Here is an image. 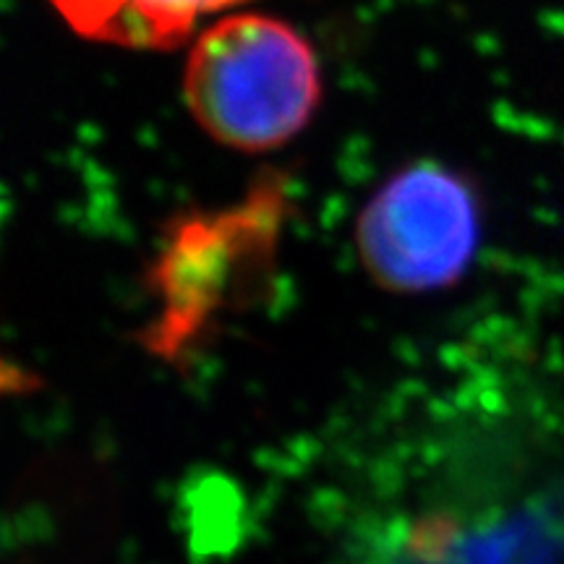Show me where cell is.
<instances>
[{"mask_svg": "<svg viewBox=\"0 0 564 564\" xmlns=\"http://www.w3.org/2000/svg\"><path fill=\"white\" fill-rule=\"evenodd\" d=\"M319 87L312 45L264 13H232L202 30L183 70L194 121L243 152L291 141L312 118Z\"/></svg>", "mask_w": 564, "mask_h": 564, "instance_id": "1", "label": "cell"}, {"mask_svg": "<svg viewBox=\"0 0 564 564\" xmlns=\"http://www.w3.org/2000/svg\"><path fill=\"white\" fill-rule=\"evenodd\" d=\"M478 232L474 188L447 167L419 162L371 196L356 223V246L379 288L432 293L463 278Z\"/></svg>", "mask_w": 564, "mask_h": 564, "instance_id": "2", "label": "cell"}, {"mask_svg": "<svg viewBox=\"0 0 564 564\" xmlns=\"http://www.w3.org/2000/svg\"><path fill=\"white\" fill-rule=\"evenodd\" d=\"M272 230V207L232 209L175 230L152 272L158 314L141 335L144 348L175 364L207 343L220 316L241 306L253 267H264Z\"/></svg>", "mask_w": 564, "mask_h": 564, "instance_id": "3", "label": "cell"}, {"mask_svg": "<svg viewBox=\"0 0 564 564\" xmlns=\"http://www.w3.org/2000/svg\"><path fill=\"white\" fill-rule=\"evenodd\" d=\"M236 3L241 0H53L82 37L133 51L181 45L202 19Z\"/></svg>", "mask_w": 564, "mask_h": 564, "instance_id": "4", "label": "cell"}]
</instances>
